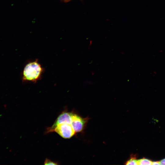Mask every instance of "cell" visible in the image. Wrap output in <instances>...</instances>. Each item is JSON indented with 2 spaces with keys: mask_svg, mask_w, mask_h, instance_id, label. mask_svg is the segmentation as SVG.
<instances>
[{
  "mask_svg": "<svg viewBox=\"0 0 165 165\" xmlns=\"http://www.w3.org/2000/svg\"><path fill=\"white\" fill-rule=\"evenodd\" d=\"M44 71L38 59L28 62L22 72V82L36 83L41 79Z\"/></svg>",
  "mask_w": 165,
  "mask_h": 165,
  "instance_id": "1",
  "label": "cell"
},
{
  "mask_svg": "<svg viewBox=\"0 0 165 165\" xmlns=\"http://www.w3.org/2000/svg\"><path fill=\"white\" fill-rule=\"evenodd\" d=\"M53 132L65 139L71 138L75 133L71 124L67 123H62L57 124L50 133Z\"/></svg>",
  "mask_w": 165,
  "mask_h": 165,
  "instance_id": "2",
  "label": "cell"
},
{
  "mask_svg": "<svg viewBox=\"0 0 165 165\" xmlns=\"http://www.w3.org/2000/svg\"><path fill=\"white\" fill-rule=\"evenodd\" d=\"M72 114V112H69L67 111L63 112L57 117L53 125L47 128L46 133H50L52 129L59 123H67L71 124Z\"/></svg>",
  "mask_w": 165,
  "mask_h": 165,
  "instance_id": "3",
  "label": "cell"
},
{
  "mask_svg": "<svg viewBox=\"0 0 165 165\" xmlns=\"http://www.w3.org/2000/svg\"><path fill=\"white\" fill-rule=\"evenodd\" d=\"M87 122V119L82 118L72 112L71 125L75 133L82 131Z\"/></svg>",
  "mask_w": 165,
  "mask_h": 165,
  "instance_id": "4",
  "label": "cell"
},
{
  "mask_svg": "<svg viewBox=\"0 0 165 165\" xmlns=\"http://www.w3.org/2000/svg\"><path fill=\"white\" fill-rule=\"evenodd\" d=\"M138 160V165H152V161L151 160L145 158Z\"/></svg>",
  "mask_w": 165,
  "mask_h": 165,
  "instance_id": "5",
  "label": "cell"
},
{
  "mask_svg": "<svg viewBox=\"0 0 165 165\" xmlns=\"http://www.w3.org/2000/svg\"><path fill=\"white\" fill-rule=\"evenodd\" d=\"M126 165H138V160H137L135 157H131L130 160H128L126 163Z\"/></svg>",
  "mask_w": 165,
  "mask_h": 165,
  "instance_id": "6",
  "label": "cell"
},
{
  "mask_svg": "<svg viewBox=\"0 0 165 165\" xmlns=\"http://www.w3.org/2000/svg\"><path fill=\"white\" fill-rule=\"evenodd\" d=\"M44 165H58L59 164L57 162H55L52 161L48 159H46L45 162H44Z\"/></svg>",
  "mask_w": 165,
  "mask_h": 165,
  "instance_id": "7",
  "label": "cell"
},
{
  "mask_svg": "<svg viewBox=\"0 0 165 165\" xmlns=\"http://www.w3.org/2000/svg\"><path fill=\"white\" fill-rule=\"evenodd\" d=\"M160 165H165V158L159 161Z\"/></svg>",
  "mask_w": 165,
  "mask_h": 165,
  "instance_id": "8",
  "label": "cell"
},
{
  "mask_svg": "<svg viewBox=\"0 0 165 165\" xmlns=\"http://www.w3.org/2000/svg\"><path fill=\"white\" fill-rule=\"evenodd\" d=\"M159 161H154L152 162V165H160Z\"/></svg>",
  "mask_w": 165,
  "mask_h": 165,
  "instance_id": "9",
  "label": "cell"
},
{
  "mask_svg": "<svg viewBox=\"0 0 165 165\" xmlns=\"http://www.w3.org/2000/svg\"><path fill=\"white\" fill-rule=\"evenodd\" d=\"M60 0L62 1H64V2H68L70 1V0Z\"/></svg>",
  "mask_w": 165,
  "mask_h": 165,
  "instance_id": "10",
  "label": "cell"
},
{
  "mask_svg": "<svg viewBox=\"0 0 165 165\" xmlns=\"http://www.w3.org/2000/svg\"><path fill=\"white\" fill-rule=\"evenodd\" d=\"M70 0V1H71V0ZM81 0V1H82V0Z\"/></svg>",
  "mask_w": 165,
  "mask_h": 165,
  "instance_id": "11",
  "label": "cell"
}]
</instances>
